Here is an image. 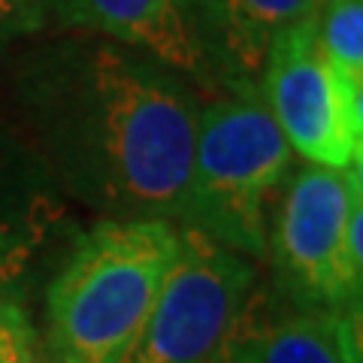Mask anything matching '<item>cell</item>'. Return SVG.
I'll return each instance as SVG.
<instances>
[{
    "instance_id": "obj_1",
    "label": "cell",
    "mask_w": 363,
    "mask_h": 363,
    "mask_svg": "<svg viewBox=\"0 0 363 363\" xmlns=\"http://www.w3.org/2000/svg\"><path fill=\"white\" fill-rule=\"evenodd\" d=\"M18 104L25 136L64 194L104 218L179 224L200 118L188 79L91 33L33 52Z\"/></svg>"
},
{
    "instance_id": "obj_2",
    "label": "cell",
    "mask_w": 363,
    "mask_h": 363,
    "mask_svg": "<svg viewBox=\"0 0 363 363\" xmlns=\"http://www.w3.org/2000/svg\"><path fill=\"white\" fill-rule=\"evenodd\" d=\"M179 255V224L104 218L45 288L49 363H118L143 333Z\"/></svg>"
},
{
    "instance_id": "obj_3",
    "label": "cell",
    "mask_w": 363,
    "mask_h": 363,
    "mask_svg": "<svg viewBox=\"0 0 363 363\" xmlns=\"http://www.w3.org/2000/svg\"><path fill=\"white\" fill-rule=\"evenodd\" d=\"M294 169V149L260 85L218 88L200 100L194 161L179 227L245 260L267 257L269 206Z\"/></svg>"
},
{
    "instance_id": "obj_4",
    "label": "cell",
    "mask_w": 363,
    "mask_h": 363,
    "mask_svg": "<svg viewBox=\"0 0 363 363\" xmlns=\"http://www.w3.org/2000/svg\"><path fill=\"white\" fill-rule=\"evenodd\" d=\"M272 285L297 309H354L363 288V169H291L267 233Z\"/></svg>"
},
{
    "instance_id": "obj_5",
    "label": "cell",
    "mask_w": 363,
    "mask_h": 363,
    "mask_svg": "<svg viewBox=\"0 0 363 363\" xmlns=\"http://www.w3.org/2000/svg\"><path fill=\"white\" fill-rule=\"evenodd\" d=\"M318 9L294 21L260 67V94L288 145L309 164L360 167L363 94L348 91L333 73L318 40Z\"/></svg>"
},
{
    "instance_id": "obj_6",
    "label": "cell",
    "mask_w": 363,
    "mask_h": 363,
    "mask_svg": "<svg viewBox=\"0 0 363 363\" xmlns=\"http://www.w3.org/2000/svg\"><path fill=\"white\" fill-rule=\"evenodd\" d=\"M255 281V260L179 227V255L157 306L118 363H212Z\"/></svg>"
},
{
    "instance_id": "obj_7",
    "label": "cell",
    "mask_w": 363,
    "mask_h": 363,
    "mask_svg": "<svg viewBox=\"0 0 363 363\" xmlns=\"http://www.w3.org/2000/svg\"><path fill=\"white\" fill-rule=\"evenodd\" d=\"M212 363H360V306L297 309L255 281Z\"/></svg>"
},
{
    "instance_id": "obj_8",
    "label": "cell",
    "mask_w": 363,
    "mask_h": 363,
    "mask_svg": "<svg viewBox=\"0 0 363 363\" xmlns=\"http://www.w3.org/2000/svg\"><path fill=\"white\" fill-rule=\"evenodd\" d=\"M58 185L25 133L0 121V306H21L61 230Z\"/></svg>"
},
{
    "instance_id": "obj_9",
    "label": "cell",
    "mask_w": 363,
    "mask_h": 363,
    "mask_svg": "<svg viewBox=\"0 0 363 363\" xmlns=\"http://www.w3.org/2000/svg\"><path fill=\"white\" fill-rule=\"evenodd\" d=\"M61 28L106 37L176 70L197 91H212L209 67L191 25L188 0H43Z\"/></svg>"
},
{
    "instance_id": "obj_10",
    "label": "cell",
    "mask_w": 363,
    "mask_h": 363,
    "mask_svg": "<svg viewBox=\"0 0 363 363\" xmlns=\"http://www.w3.org/2000/svg\"><path fill=\"white\" fill-rule=\"evenodd\" d=\"M321 0H188L212 91L257 85L269 43Z\"/></svg>"
},
{
    "instance_id": "obj_11",
    "label": "cell",
    "mask_w": 363,
    "mask_h": 363,
    "mask_svg": "<svg viewBox=\"0 0 363 363\" xmlns=\"http://www.w3.org/2000/svg\"><path fill=\"white\" fill-rule=\"evenodd\" d=\"M315 18L318 40L339 82L363 94V0H321Z\"/></svg>"
},
{
    "instance_id": "obj_12",
    "label": "cell",
    "mask_w": 363,
    "mask_h": 363,
    "mask_svg": "<svg viewBox=\"0 0 363 363\" xmlns=\"http://www.w3.org/2000/svg\"><path fill=\"white\" fill-rule=\"evenodd\" d=\"M0 363H33V327L25 306H0Z\"/></svg>"
},
{
    "instance_id": "obj_13",
    "label": "cell",
    "mask_w": 363,
    "mask_h": 363,
    "mask_svg": "<svg viewBox=\"0 0 363 363\" xmlns=\"http://www.w3.org/2000/svg\"><path fill=\"white\" fill-rule=\"evenodd\" d=\"M45 21L43 0H0V49L30 37Z\"/></svg>"
}]
</instances>
